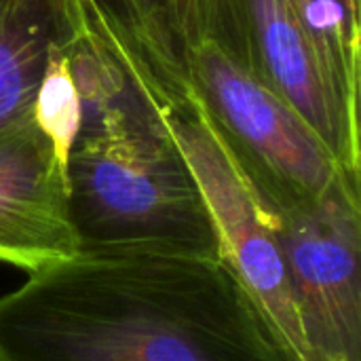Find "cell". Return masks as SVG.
Instances as JSON below:
<instances>
[{"label": "cell", "instance_id": "3", "mask_svg": "<svg viewBox=\"0 0 361 361\" xmlns=\"http://www.w3.org/2000/svg\"><path fill=\"white\" fill-rule=\"evenodd\" d=\"M188 76L262 209L309 207L351 176L334 150L235 55L209 36L182 53Z\"/></svg>", "mask_w": 361, "mask_h": 361}, {"label": "cell", "instance_id": "10", "mask_svg": "<svg viewBox=\"0 0 361 361\" xmlns=\"http://www.w3.org/2000/svg\"><path fill=\"white\" fill-rule=\"evenodd\" d=\"M313 25L345 57L360 61V0H305Z\"/></svg>", "mask_w": 361, "mask_h": 361}, {"label": "cell", "instance_id": "2", "mask_svg": "<svg viewBox=\"0 0 361 361\" xmlns=\"http://www.w3.org/2000/svg\"><path fill=\"white\" fill-rule=\"evenodd\" d=\"M66 205L80 256L222 260L192 173L133 95L82 118L66 161Z\"/></svg>", "mask_w": 361, "mask_h": 361}, {"label": "cell", "instance_id": "4", "mask_svg": "<svg viewBox=\"0 0 361 361\" xmlns=\"http://www.w3.org/2000/svg\"><path fill=\"white\" fill-rule=\"evenodd\" d=\"M218 40L360 178V66L313 25L305 0H222Z\"/></svg>", "mask_w": 361, "mask_h": 361}, {"label": "cell", "instance_id": "5", "mask_svg": "<svg viewBox=\"0 0 361 361\" xmlns=\"http://www.w3.org/2000/svg\"><path fill=\"white\" fill-rule=\"evenodd\" d=\"M313 361H361L360 182L309 207L264 209Z\"/></svg>", "mask_w": 361, "mask_h": 361}, {"label": "cell", "instance_id": "8", "mask_svg": "<svg viewBox=\"0 0 361 361\" xmlns=\"http://www.w3.org/2000/svg\"><path fill=\"white\" fill-rule=\"evenodd\" d=\"M123 19L150 42L182 53L203 38H218L222 0H118Z\"/></svg>", "mask_w": 361, "mask_h": 361}, {"label": "cell", "instance_id": "7", "mask_svg": "<svg viewBox=\"0 0 361 361\" xmlns=\"http://www.w3.org/2000/svg\"><path fill=\"white\" fill-rule=\"evenodd\" d=\"M66 38L61 0H0V131L34 121L47 59Z\"/></svg>", "mask_w": 361, "mask_h": 361}, {"label": "cell", "instance_id": "6", "mask_svg": "<svg viewBox=\"0 0 361 361\" xmlns=\"http://www.w3.org/2000/svg\"><path fill=\"white\" fill-rule=\"evenodd\" d=\"M76 254L66 171L36 123L0 131V262L34 273Z\"/></svg>", "mask_w": 361, "mask_h": 361}, {"label": "cell", "instance_id": "1", "mask_svg": "<svg viewBox=\"0 0 361 361\" xmlns=\"http://www.w3.org/2000/svg\"><path fill=\"white\" fill-rule=\"evenodd\" d=\"M0 361H294L222 260L80 256L0 296Z\"/></svg>", "mask_w": 361, "mask_h": 361}, {"label": "cell", "instance_id": "9", "mask_svg": "<svg viewBox=\"0 0 361 361\" xmlns=\"http://www.w3.org/2000/svg\"><path fill=\"white\" fill-rule=\"evenodd\" d=\"M34 123L51 142L66 171L68 154L82 127V104L72 74L68 38L57 44L47 59L34 97Z\"/></svg>", "mask_w": 361, "mask_h": 361}]
</instances>
